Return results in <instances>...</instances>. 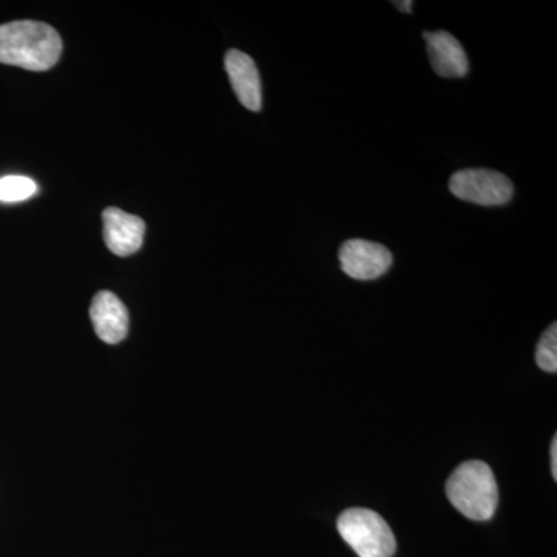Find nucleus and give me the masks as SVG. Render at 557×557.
Here are the masks:
<instances>
[{
	"mask_svg": "<svg viewBox=\"0 0 557 557\" xmlns=\"http://www.w3.org/2000/svg\"><path fill=\"white\" fill-rule=\"evenodd\" d=\"M549 454H552V472L553 478L557 480V437L553 438L552 449H549Z\"/></svg>",
	"mask_w": 557,
	"mask_h": 557,
	"instance_id": "nucleus-12",
	"label": "nucleus"
},
{
	"mask_svg": "<svg viewBox=\"0 0 557 557\" xmlns=\"http://www.w3.org/2000/svg\"><path fill=\"white\" fill-rule=\"evenodd\" d=\"M338 531L359 557H392L397 552L391 527L372 509H347L339 516Z\"/></svg>",
	"mask_w": 557,
	"mask_h": 557,
	"instance_id": "nucleus-3",
	"label": "nucleus"
},
{
	"mask_svg": "<svg viewBox=\"0 0 557 557\" xmlns=\"http://www.w3.org/2000/svg\"><path fill=\"white\" fill-rule=\"evenodd\" d=\"M394 5L397 7L399 11H403V13H410V11H412L413 2L406 0V2H394Z\"/></svg>",
	"mask_w": 557,
	"mask_h": 557,
	"instance_id": "nucleus-13",
	"label": "nucleus"
},
{
	"mask_svg": "<svg viewBox=\"0 0 557 557\" xmlns=\"http://www.w3.org/2000/svg\"><path fill=\"white\" fill-rule=\"evenodd\" d=\"M225 69L237 100L251 112H259L262 109V83L256 62L244 51L230 50L225 57Z\"/></svg>",
	"mask_w": 557,
	"mask_h": 557,
	"instance_id": "nucleus-9",
	"label": "nucleus"
},
{
	"mask_svg": "<svg viewBox=\"0 0 557 557\" xmlns=\"http://www.w3.org/2000/svg\"><path fill=\"white\" fill-rule=\"evenodd\" d=\"M536 362L539 368L548 373L557 372V325L553 324L542 335L536 348Z\"/></svg>",
	"mask_w": 557,
	"mask_h": 557,
	"instance_id": "nucleus-11",
	"label": "nucleus"
},
{
	"mask_svg": "<svg viewBox=\"0 0 557 557\" xmlns=\"http://www.w3.org/2000/svg\"><path fill=\"white\" fill-rule=\"evenodd\" d=\"M449 189L457 199L480 207L507 205L515 194V186L507 175L480 168L456 172L449 180Z\"/></svg>",
	"mask_w": 557,
	"mask_h": 557,
	"instance_id": "nucleus-4",
	"label": "nucleus"
},
{
	"mask_svg": "<svg viewBox=\"0 0 557 557\" xmlns=\"http://www.w3.org/2000/svg\"><path fill=\"white\" fill-rule=\"evenodd\" d=\"M62 39L50 25L36 21H16L0 25V62L16 67L46 72L57 65Z\"/></svg>",
	"mask_w": 557,
	"mask_h": 557,
	"instance_id": "nucleus-1",
	"label": "nucleus"
},
{
	"mask_svg": "<svg viewBox=\"0 0 557 557\" xmlns=\"http://www.w3.org/2000/svg\"><path fill=\"white\" fill-rule=\"evenodd\" d=\"M38 193V185L32 178L22 175H9L0 178V203H20L32 199Z\"/></svg>",
	"mask_w": 557,
	"mask_h": 557,
	"instance_id": "nucleus-10",
	"label": "nucleus"
},
{
	"mask_svg": "<svg viewBox=\"0 0 557 557\" xmlns=\"http://www.w3.org/2000/svg\"><path fill=\"white\" fill-rule=\"evenodd\" d=\"M98 338L106 344H119L129 333V313L119 296L110 292H100L90 307Z\"/></svg>",
	"mask_w": 557,
	"mask_h": 557,
	"instance_id": "nucleus-8",
	"label": "nucleus"
},
{
	"mask_svg": "<svg viewBox=\"0 0 557 557\" xmlns=\"http://www.w3.org/2000/svg\"><path fill=\"white\" fill-rule=\"evenodd\" d=\"M341 269L357 281H375L391 270L392 252L384 245L364 239L344 242L339 248Z\"/></svg>",
	"mask_w": 557,
	"mask_h": 557,
	"instance_id": "nucleus-5",
	"label": "nucleus"
},
{
	"mask_svg": "<svg viewBox=\"0 0 557 557\" xmlns=\"http://www.w3.org/2000/svg\"><path fill=\"white\" fill-rule=\"evenodd\" d=\"M426 51L432 69L443 78H463L468 75L469 62L467 51L456 36L448 32L424 33Z\"/></svg>",
	"mask_w": 557,
	"mask_h": 557,
	"instance_id": "nucleus-7",
	"label": "nucleus"
},
{
	"mask_svg": "<svg viewBox=\"0 0 557 557\" xmlns=\"http://www.w3.org/2000/svg\"><path fill=\"white\" fill-rule=\"evenodd\" d=\"M106 245L120 258L134 255L143 247L146 225L137 215L127 214L119 208H108L102 212Z\"/></svg>",
	"mask_w": 557,
	"mask_h": 557,
	"instance_id": "nucleus-6",
	"label": "nucleus"
},
{
	"mask_svg": "<svg viewBox=\"0 0 557 557\" xmlns=\"http://www.w3.org/2000/svg\"><path fill=\"white\" fill-rule=\"evenodd\" d=\"M453 507L465 518L485 522L493 518L498 505V487L493 469L479 460L460 465L446 483Z\"/></svg>",
	"mask_w": 557,
	"mask_h": 557,
	"instance_id": "nucleus-2",
	"label": "nucleus"
}]
</instances>
